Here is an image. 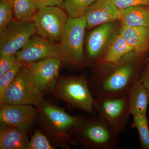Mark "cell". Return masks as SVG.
<instances>
[{
	"label": "cell",
	"instance_id": "obj_23",
	"mask_svg": "<svg viewBox=\"0 0 149 149\" xmlns=\"http://www.w3.org/2000/svg\"><path fill=\"white\" fill-rule=\"evenodd\" d=\"M47 137L40 130L35 129L29 139L27 149H54Z\"/></svg>",
	"mask_w": 149,
	"mask_h": 149
},
{
	"label": "cell",
	"instance_id": "obj_7",
	"mask_svg": "<svg viewBox=\"0 0 149 149\" xmlns=\"http://www.w3.org/2000/svg\"><path fill=\"white\" fill-rule=\"evenodd\" d=\"M94 109L117 135L124 130L130 115L127 95L115 97H95Z\"/></svg>",
	"mask_w": 149,
	"mask_h": 149
},
{
	"label": "cell",
	"instance_id": "obj_25",
	"mask_svg": "<svg viewBox=\"0 0 149 149\" xmlns=\"http://www.w3.org/2000/svg\"><path fill=\"white\" fill-rule=\"evenodd\" d=\"M23 65V63L18 58L16 64L0 78V100L3 98L6 89L13 82Z\"/></svg>",
	"mask_w": 149,
	"mask_h": 149
},
{
	"label": "cell",
	"instance_id": "obj_24",
	"mask_svg": "<svg viewBox=\"0 0 149 149\" xmlns=\"http://www.w3.org/2000/svg\"><path fill=\"white\" fill-rule=\"evenodd\" d=\"M13 12L11 2L9 0L0 1V32L13 21Z\"/></svg>",
	"mask_w": 149,
	"mask_h": 149
},
{
	"label": "cell",
	"instance_id": "obj_28",
	"mask_svg": "<svg viewBox=\"0 0 149 149\" xmlns=\"http://www.w3.org/2000/svg\"><path fill=\"white\" fill-rule=\"evenodd\" d=\"M36 7L39 9L48 6L63 8V0H33Z\"/></svg>",
	"mask_w": 149,
	"mask_h": 149
},
{
	"label": "cell",
	"instance_id": "obj_10",
	"mask_svg": "<svg viewBox=\"0 0 149 149\" xmlns=\"http://www.w3.org/2000/svg\"><path fill=\"white\" fill-rule=\"evenodd\" d=\"M16 55L23 63L34 62L49 58H57L64 60V56L60 43L41 37L33 35Z\"/></svg>",
	"mask_w": 149,
	"mask_h": 149
},
{
	"label": "cell",
	"instance_id": "obj_13",
	"mask_svg": "<svg viewBox=\"0 0 149 149\" xmlns=\"http://www.w3.org/2000/svg\"><path fill=\"white\" fill-rule=\"evenodd\" d=\"M87 29L119 19V9L110 0H96L84 15Z\"/></svg>",
	"mask_w": 149,
	"mask_h": 149
},
{
	"label": "cell",
	"instance_id": "obj_21",
	"mask_svg": "<svg viewBox=\"0 0 149 149\" xmlns=\"http://www.w3.org/2000/svg\"><path fill=\"white\" fill-rule=\"evenodd\" d=\"M148 122L146 114H138L133 116V122L131 126L136 128L138 131L141 149H149Z\"/></svg>",
	"mask_w": 149,
	"mask_h": 149
},
{
	"label": "cell",
	"instance_id": "obj_5",
	"mask_svg": "<svg viewBox=\"0 0 149 149\" xmlns=\"http://www.w3.org/2000/svg\"><path fill=\"white\" fill-rule=\"evenodd\" d=\"M45 95L33 80L27 67L23 64L16 77L6 89L3 98L0 100V105L19 104L36 107L45 100Z\"/></svg>",
	"mask_w": 149,
	"mask_h": 149
},
{
	"label": "cell",
	"instance_id": "obj_27",
	"mask_svg": "<svg viewBox=\"0 0 149 149\" xmlns=\"http://www.w3.org/2000/svg\"><path fill=\"white\" fill-rule=\"evenodd\" d=\"M118 8L123 9L139 6H149V0H110Z\"/></svg>",
	"mask_w": 149,
	"mask_h": 149
},
{
	"label": "cell",
	"instance_id": "obj_14",
	"mask_svg": "<svg viewBox=\"0 0 149 149\" xmlns=\"http://www.w3.org/2000/svg\"><path fill=\"white\" fill-rule=\"evenodd\" d=\"M113 30L111 22L102 24L93 30L87 41L88 59L90 62L99 59Z\"/></svg>",
	"mask_w": 149,
	"mask_h": 149
},
{
	"label": "cell",
	"instance_id": "obj_6",
	"mask_svg": "<svg viewBox=\"0 0 149 149\" xmlns=\"http://www.w3.org/2000/svg\"><path fill=\"white\" fill-rule=\"evenodd\" d=\"M86 28L87 23L84 15L68 19L60 43L64 56L63 61L73 65L84 63L83 44Z\"/></svg>",
	"mask_w": 149,
	"mask_h": 149
},
{
	"label": "cell",
	"instance_id": "obj_17",
	"mask_svg": "<svg viewBox=\"0 0 149 149\" xmlns=\"http://www.w3.org/2000/svg\"><path fill=\"white\" fill-rule=\"evenodd\" d=\"M122 25L143 27L149 30V6H139L119 9Z\"/></svg>",
	"mask_w": 149,
	"mask_h": 149
},
{
	"label": "cell",
	"instance_id": "obj_26",
	"mask_svg": "<svg viewBox=\"0 0 149 149\" xmlns=\"http://www.w3.org/2000/svg\"><path fill=\"white\" fill-rule=\"evenodd\" d=\"M17 61L15 54L0 55V78L11 69Z\"/></svg>",
	"mask_w": 149,
	"mask_h": 149
},
{
	"label": "cell",
	"instance_id": "obj_16",
	"mask_svg": "<svg viewBox=\"0 0 149 149\" xmlns=\"http://www.w3.org/2000/svg\"><path fill=\"white\" fill-rule=\"evenodd\" d=\"M28 132L19 128L0 125V149H27Z\"/></svg>",
	"mask_w": 149,
	"mask_h": 149
},
{
	"label": "cell",
	"instance_id": "obj_29",
	"mask_svg": "<svg viewBox=\"0 0 149 149\" xmlns=\"http://www.w3.org/2000/svg\"><path fill=\"white\" fill-rule=\"evenodd\" d=\"M139 80L146 90L149 99V61L147 62L144 66Z\"/></svg>",
	"mask_w": 149,
	"mask_h": 149
},
{
	"label": "cell",
	"instance_id": "obj_9",
	"mask_svg": "<svg viewBox=\"0 0 149 149\" xmlns=\"http://www.w3.org/2000/svg\"><path fill=\"white\" fill-rule=\"evenodd\" d=\"M35 33L32 20H13L0 32V55L16 54Z\"/></svg>",
	"mask_w": 149,
	"mask_h": 149
},
{
	"label": "cell",
	"instance_id": "obj_18",
	"mask_svg": "<svg viewBox=\"0 0 149 149\" xmlns=\"http://www.w3.org/2000/svg\"><path fill=\"white\" fill-rule=\"evenodd\" d=\"M127 95L130 115L146 114L149 102L148 95L139 80L134 83Z\"/></svg>",
	"mask_w": 149,
	"mask_h": 149
},
{
	"label": "cell",
	"instance_id": "obj_12",
	"mask_svg": "<svg viewBox=\"0 0 149 149\" xmlns=\"http://www.w3.org/2000/svg\"><path fill=\"white\" fill-rule=\"evenodd\" d=\"M38 111L34 106L19 104L0 105V123L28 132L37 121Z\"/></svg>",
	"mask_w": 149,
	"mask_h": 149
},
{
	"label": "cell",
	"instance_id": "obj_4",
	"mask_svg": "<svg viewBox=\"0 0 149 149\" xmlns=\"http://www.w3.org/2000/svg\"><path fill=\"white\" fill-rule=\"evenodd\" d=\"M55 97L74 109L94 114L95 97L84 76L58 78L52 93Z\"/></svg>",
	"mask_w": 149,
	"mask_h": 149
},
{
	"label": "cell",
	"instance_id": "obj_3",
	"mask_svg": "<svg viewBox=\"0 0 149 149\" xmlns=\"http://www.w3.org/2000/svg\"><path fill=\"white\" fill-rule=\"evenodd\" d=\"M71 134L78 145L87 149H115L118 135L99 116L84 118L72 128Z\"/></svg>",
	"mask_w": 149,
	"mask_h": 149
},
{
	"label": "cell",
	"instance_id": "obj_19",
	"mask_svg": "<svg viewBox=\"0 0 149 149\" xmlns=\"http://www.w3.org/2000/svg\"><path fill=\"white\" fill-rule=\"evenodd\" d=\"M131 52H133L132 48L118 34L115 37L102 62L107 64L116 63Z\"/></svg>",
	"mask_w": 149,
	"mask_h": 149
},
{
	"label": "cell",
	"instance_id": "obj_2",
	"mask_svg": "<svg viewBox=\"0 0 149 149\" xmlns=\"http://www.w3.org/2000/svg\"><path fill=\"white\" fill-rule=\"evenodd\" d=\"M36 107L39 129L47 137L55 148L69 149L70 146H78L71 134V130L85 116H72L64 109L45 100Z\"/></svg>",
	"mask_w": 149,
	"mask_h": 149
},
{
	"label": "cell",
	"instance_id": "obj_30",
	"mask_svg": "<svg viewBox=\"0 0 149 149\" xmlns=\"http://www.w3.org/2000/svg\"><path fill=\"white\" fill-rule=\"evenodd\" d=\"M148 61H149V53L148 54Z\"/></svg>",
	"mask_w": 149,
	"mask_h": 149
},
{
	"label": "cell",
	"instance_id": "obj_11",
	"mask_svg": "<svg viewBox=\"0 0 149 149\" xmlns=\"http://www.w3.org/2000/svg\"><path fill=\"white\" fill-rule=\"evenodd\" d=\"M61 59L49 58L34 62L23 63L27 67L33 80L45 93H52L58 79Z\"/></svg>",
	"mask_w": 149,
	"mask_h": 149
},
{
	"label": "cell",
	"instance_id": "obj_15",
	"mask_svg": "<svg viewBox=\"0 0 149 149\" xmlns=\"http://www.w3.org/2000/svg\"><path fill=\"white\" fill-rule=\"evenodd\" d=\"M119 34L132 48L133 52L142 55L149 53V29L122 25Z\"/></svg>",
	"mask_w": 149,
	"mask_h": 149
},
{
	"label": "cell",
	"instance_id": "obj_1",
	"mask_svg": "<svg viewBox=\"0 0 149 149\" xmlns=\"http://www.w3.org/2000/svg\"><path fill=\"white\" fill-rule=\"evenodd\" d=\"M144 56L128 54L116 63H100L102 69L88 81L94 97H115L127 95L139 80L147 63H142Z\"/></svg>",
	"mask_w": 149,
	"mask_h": 149
},
{
	"label": "cell",
	"instance_id": "obj_31",
	"mask_svg": "<svg viewBox=\"0 0 149 149\" xmlns=\"http://www.w3.org/2000/svg\"><path fill=\"white\" fill-rule=\"evenodd\" d=\"M9 1H11H11H12V0H9Z\"/></svg>",
	"mask_w": 149,
	"mask_h": 149
},
{
	"label": "cell",
	"instance_id": "obj_22",
	"mask_svg": "<svg viewBox=\"0 0 149 149\" xmlns=\"http://www.w3.org/2000/svg\"><path fill=\"white\" fill-rule=\"evenodd\" d=\"M96 0H63L65 10L70 18L83 16L88 8Z\"/></svg>",
	"mask_w": 149,
	"mask_h": 149
},
{
	"label": "cell",
	"instance_id": "obj_20",
	"mask_svg": "<svg viewBox=\"0 0 149 149\" xmlns=\"http://www.w3.org/2000/svg\"><path fill=\"white\" fill-rule=\"evenodd\" d=\"M14 16L19 21L32 20L38 9L33 0H12Z\"/></svg>",
	"mask_w": 149,
	"mask_h": 149
},
{
	"label": "cell",
	"instance_id": "obj_8",
	"mask_svg": "<svg viewBox=\"0 0 149 149\" xmlns=\"http://www.w3.org/2000/svg\"><path fill=\"white\" fill-rule=\"evenodd\" d=\"M69 17L61 7L48 6L38 9L32 20L40 37L60 43Z\"/></svg>",
	"mask_w": 149,
	"mask_h": 149
}]
</instances>
